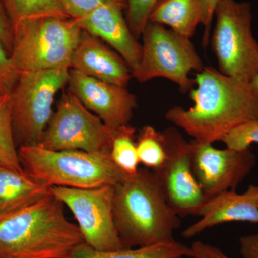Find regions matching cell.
I'll return each mask as SVG.
<instances>
[{
	"label": "cell",
	"mask_w": 258,
	"mask_h": 258,
	"mask_svg": "<svg viewBox=\"0 0 258 258\" xmlns=\"http://www.w3.org/2000/svg\"><path fill=\"white\" fill-rule=\"evenodd\" d=\"M69 90L109 128L112 133L129 125L137 108V97L126 87L93 79L69 70Z\"/></svg>",
	"instance_id": "obj_13"
},
{
	"label": "cell",
	"mask_w": 258,
	"mask_h": 258,
	"mask_svg": "<svg viewBox=\"0 0 258 258\" xmlns=\"http://www.w3.org/2000/svg\"><path fill=\"white\" fill-rule=\"evenodd\" d=\"M142 36V60L133 77L142 83L164 78L175 83L181 92H190L195 81L189 74L205 68L191 38L150 22Z\"/></svg>",
	"instance_id": "obj_7"
},
{
	"label": "cell",
	"mask_w": 258,
	"mask_h": 258,
	"mask_svg": "<svg viewBox=\"0 0 258 258\" xmlns=\"http://www.w3.org/2000/svg\"><path fill=\"white\" fill-rule=\"evenodd\" d=\"M220 1V0H205V18L203 25V45L205 47H208L210 43L212 20L215 16V8Z\"/></svg>",
	"instance_id": "obj_30"
},
{
	"label": "cell",
	"mask_w": 258,
	"mask_h": 258,
	"mask_svg": "<svg viewBox=\"0 0 258 258\" xmlns=\"http://www.w3.org/2000/svg\"><path fill=\"white\" fill-rule=\"evenodd\" d=\"M13 24L9 18L3 1L0 0V42L5 49L11 52L13 49Z\"/></svg>",
	"instance_id": "obj_28"
},
{
	"label": "cell",
	"mask_w": 258,
	"mask_h": 258,
	"mask_svg": "<svg viewBox=\"0 0 258 258\" xmlns=\"http://www.w3.org/2000/svg\"><path fill=\"white\" fill-rule=\"evenodd\" d=\"M10 57L20 74L71 69L82 29L75 19L42 16L13 24Z\"/></svg>",
	"instance_id": "obj_5"
},
{
	"label": "cell",
	"mask_w": 258,
	"mask_h": 258,
	"mask_svg": "<svg viewBox=\"0 0 258 258\" xmlns=\"http://www.w3.org/2000/svg\"><path fill=\"white\" fill-rule=\"evenodd\" d=\"M251 87L253 90L254 92L256 93V95L258 96V74L256 77L252 80V82L250 83Z\"/></svg>",
	"instance_id": "obj_32"
},
{
	"label": "cell",
	"mask_w": 258,
	"mask_h": 258,
	"mask_svg": "<svg viewBox=\"0 0 258 258\" xmlns=\"http://www.w3.org/2000/svg\"><path fill=\"white\" fill-rule=\"evenodd\" d=\"M194 174L205 201L223 191L235 190L255 165L249 148L217 149L212 144L192 141Z\"/></svg>",
	"instance_id": "obj_12"
},
{
	"label": "cell",
	"mask_w": 258,
	"mask_h": 258,
	"mask_svg": "<svg viewBox=\"0 0 258 258\" xmlns=\"http://www.w3.org/2000/svg\"><path fill=\"white\" fill-rule=\"evenodd\" d=\"M12 24L42 16L67 17L59 0H2Z\"/></svg>",
	"instance_id": "obj_22"
},
{
	"label": "cell",
	"mask_w": 258,
	"mask_h": 258,
	"mask_svg": "<svg viewBox=\"0 0 258 258\" xmlns=\"http://www.w3.org/2000/svg\"><path fill=\"white\" fill-rule=\"evenodd\" d=\"M257 193L258 186L250 185L243 194L229 190L207 200L195 213V216L201 218L181 235L192 238L209 228L230 222L258 223Z\"/></svg>",
	"instance_id": "obj_15"
},
{
	"label": "cell",
	"mask_w": 258,
	"mask_h": 258,
	"mask_svg": "<svg viewBox=\"0 0 258 258\" xmlns=\"http://www.w3.org/2000/svg\"><path fill=\"white\" fill-rule=\"evenodd\" d=\"M166 152L165 162L154 171L171 208L179 216L195 215L205 203L192 166V142L175 127L161 132Z\"/></svg>",
	"instance_id": "obj_11"
},
{
	"label": "cell",
	"mask_w": 258,
	"mask_h": 258,
	"mask_svg": "<svg viewBox=\"0 0 258 258\" xmlns=\"http://www.w3.org/2000/svg\"><path fill=\"white\" fill-rule=\"evenodd\" d=\"M227 148L235 150L248 149L252 144H258V120L247 122L236 127L222 139Z\"/></svg>",
	"instance_id": "obj_25"
},
{
	"label": "cell",
	"mask_w": 258,
	"mask_h": 258,
	"mask_svg": "<svg viewBox=\"0 0 258 258\" xmlns=\"http://www.w3.org/2000/svg\"><path fill=\"white\" fill-rule=\"evenodd\" d=\"M191 258V248L174 240L115 251H98L86 243L80 244L70 258Z\"/></svg>",
	"instance_id": "obj_19"
},
{
	"label": "cell",
	"mask_w": 258,
	"mask_h": 258,
	"mask_svg": "<svg viewBox=\"0 0 258 258\" xmlns=\"http://www.w3.org/2000/svg\"><path fill=\"white\" fill-rule=\"evenodd\" d=\"M19 76L9 52L0 42V95H11Z\"/></svg>",
	"instance_id": "obj_27"
},
{
	"label": "cell",
	"mask_w": 258,
	"mask_h": 258,
	"mask_svg": "<svg viewBox=\"0 0 258 258\" xmlns=\"http://www.w3.org/2000/svg\"><path fill=\"white\" fill-rule=\"evenodd\" d=\"M137 149L139 162L147 169L157 170L165 162L166 152L162 133L151 125H146L141 129Z\"/></svg>",
	"instance_id": "obj_23"
},
{
	"label": "cell",
	"mask_w": 258,
	"mask_h": 258,
	"mask_svg": "<svg viewBox=\"0 0 258 258\" xmlns=\"http://www.w3.org/2000/svg\"><path fill=\"white\" fill-rule=\"evenodd\" d=\"M10 95H0V166L25 172L17 149Z\"/></svg>",
	"instance_id": "obj_20"
},
{
	"label": "cell",
	"mask_w": 258,
	"mask_h": 258,
	"mask_svg": "<svg viewBox=\"0 0 258 258\" xmlns=\"http://www.w3.org/2000/svg\"><path fill=\"white\" fill-rule=\"evenodd\" d=\"M52 193L27 208L0 215V258H70L84 243L77 225Z\"/></svg>",
	"instance_id": "obj_2"
},
{
	"label": "cell",
	"mask_w": 258,
	"mask_h": 258,
	"mask_svg": "<svg viewBox=\"0 0 258 258\" xmlns=\"http://www.w3.org/2000/svg\"><path fill=\"white\" fill-rule=\"evenodd\" d=\"M215 16L216 23L210 41L219 71L234 79L252 82L258 74V42L252 32L251 5L220 0Z\"/></svg>",
	"instance_id": "obj_6"
},
{
	"label": "cell",
	"mask_w": 258,
	"mask_h": 258,
	"mask_svg": "<svg viewBox=\"0 0 258 258\" xmlns=\"http://www.w3.org/2000/svg\"><path fill=\"white\" fill-rule=\"evenodd\" d=\"M257 205H258V193H257Z\"/></svg>",
	"instance_id": "obj_33"
},
{
	"label": "cell",
	"mask_w": 258,
	"mask_h": 258,
	"mask_svg": "<svg viewBox=\"0 0 258 258\" xmlns=\"http://www.w3.org/2000/svg\"><path fill=\"white\" fill-rule=\"evenodd\" d=\"M159 0H128L127 23L136 38L142 36L152 10Z\"/></svg>",
	"instance_id": "obj_24"
},
{
	"label": "cell",
	"mask_w": 258,
	"mask_h": 258,
	"mask_svg": "<svg viewBox=\"0 0 258 258\" xmlns=\"http://www.w3.org/2000/svg\"><path fill=\"white\" fill-rule=\"evenodd\" d=\"M71 69L93 79L123 87H126L133 77L128 64L116 52L83 30L73 55Z\"/></svg>",
	"instance_id": "obj_16"
},
{
	"label": "cell",
	"mask_w": 258,
	"mask_h": 258,
	"mask_svg": "<svg viewBox=\"0 0 258 258\" xmlns=\"http://www.w3.org/2000/svg\"><path fill=\"white\" fill-rule=\"evenodd\" d=\"M123 10L125 8L118 5H102L76 20L82 30L106 42L115 50L134 75L142 60V45L129 28Z\"/></svg>",
	"instance_id": "obj_14"
},
{
	"label": "cell",
	"mask_w": 258,
	"mask_h": 258,
	"mask_svg": "<svg viewBox=\"0 0 258 258\" xmlns=\"http://www.w3.org/2000/svg\"><path fill=\"white\" fill-rule=\"evenodd\" d=\"M191 258H229L221 249L202 241H196L191 244Z\"/></svg>",
	"instance_id": "obj_29"
},
{
	"label": "cell",
	"mask_w": 258,
	"mask_h": 258,
	"mask_svg": "<svg viewBox=\"0 0 258 258\" xmlns=\"http://www.w3.org/2000/svg\"><path fill=\"white\" fill-rule=\"evenodd\" d=\"M240 252L243 258H258V235L241 237Z\"/></svg>",
	"instance_id": "obj_31"
},
{
	"label": "cell",
	"mask_w": 258,
	"mask_h": 258,
	"mask_svg": "<svg viewBox=\"0 0 258 258\" xmlns=\"http://www.w3.org/2000/svg\"><path fill=\"white\" fill-rule=\"evenodd\" d=\"M69 70H43L20 74L10 95L13 131L19 147L40 143L54 113L52 106L55 95L69 81Z\"/></svg>",
	"instance_id": "obj_8"
},
{
	"label": "cell",
	"mask_w": 258,
	"mask_h": 258,
	"mask_svg": "<svg viewBox=\"0 0 258 258\" xmlns=\"http://www.w3.org/2000/svg\"><path fill=\"white\" fill-rule=\"evenodd\" d=\"M69 18L79 20L102 5L115 4L127 9L128 0H59Z\"/></svg>",
	"instance_id": "obj_26"
},
{
	"label": "cell",
	"mask_w": 258,
	"mask_h": 258,
	"mask_svg": "<svg viewBox=\"0 0 258 258\" xmlns=\"http://www.w3.org/2000/svg\"><path fill=\"white\" fill-rule=\"evenodd\" d=\"M135 128L123 125L113 133L110 156L115 165L129 176L138 173L140 164L135 142Z\"/></svg>",
	"instance_id": "obj_21"
},
{
	"label": "cell",
	"mask_w": 258,
	"mask_h": 258,
	"mask_svg": "<svg viewBox=\"0 0 258 258\" xmlns=\"http://www.w3.org/2000/svg\"><path fill=\"white\" fill-rule=\"evenodd\" d=\"M113 213L125 248L175 240L174 232L181 225L157 175L147 168L113 186Z\"/></svg>",
	"instance_id": "obj_3"
},
{
	"label": "cell",
	"mask_w": 258,
	"mask_h": 258,
	"mask_svg": "<svg viewBox=\"0 0 258 258\" xmlns=\"http://www.w3.org/2000/svg\"><path fill=\"white\" fill-rule=\"evenodd\" d=\"M51 191L72 212L85 243L98 251L125 248L113 219V186L90 189L53 186Z\"/></svg>",
	"instance_id": "obj_10"
},
{
	"label": "cell",
	"mask_w": 258,
	"mask_h": 258,
	"mask_svg": "<svg viewBox=\"0 0 258 258\" xmlns=\"http://www.w3.org/2000/svg\"><path fill=\"white\" fill-rule=\"evenodd\" d=\"M18 154L24 171L50 187L115 186L129 176L115 165L110 154L52 151L39 146L19 147Z\"/></svg>",
	"instance_id": "obj_4"
},
{
	"label": "cell",
	"mask_w": 258,
	"mask_h": 258,
	"mask_svg": "<svg viewBox=\"0 0 258 258\" xmlns=\"http://www.w3.org/2000/svg\"><path fill=\"white\" fill-rule=\"evenodd\" d=\"M113 137L101 118L68 89L37 146L52 151L110 154Z\"/></svg>",
	"instance_id": "obj_9"
},
{
	"label": "cell",
	"mask_w": 258,
	"mask_h": 258,
	"mask_svg": "<svg viewBox=\"0 0 258 258\" xmlns=\"http://www.w3.org/2000/svg\"><path fill=\"white\" fill-rule=\"evenodd\" d=\"M195 81L196 88L190 91L194 106L173 107L165 117L195 142H221L236 127L258 120V96L250 83L209 66L197 73Z\"/></svg>",
	"instance_id": "obj_1"
},
{
	"label": "cell",
	"mask_w": 258,
	"mask_h": 258,
	"mask_svg": "<svg viewBox=\"0 0 258 258\" xmlns=\"http://www.w3.org/2000/svg\"><path fill=\"white\" fill-rule=\"evenodd\" d=\"M51 193L50 186L25 171L0 166V215L27 208Z\"/></svg>",
	"instance_id": "obj_17"
},
{
	"label": "cell",
	"mask_w": 258,
	"mask_h": 258,
	"mask_svg": "<svg viewBox=\"0 0 258 258\" xmlns=\"http://www.w3.org/2000/svg\"><path fill=\"white\" fill-rule=\"evenodd\" d=\"M205 18V0H159L149 22L160 24L191 38Z\"/></svg>",
	"instance_id": "obj_18"
}]
</instances>
